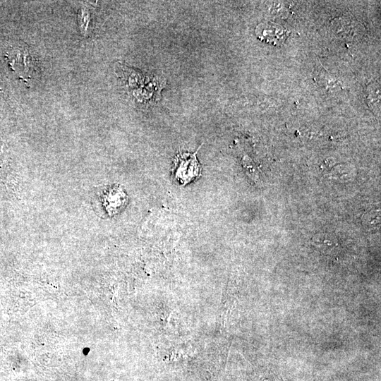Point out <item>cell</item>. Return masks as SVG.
Masks as SVG:
<instances>
[{"instance_id":"obj_1","label":"cell","mask_w":381,"mask_h":381,"mask_svg":"<svg viewBox=\"0 0 381 381\" xmlns=\"http://www.w3.org/2000/svg\"><path fill=\"white\" fill-rule=\"evenodd\" d=\"M200 147L194 153L180 152L176 155L173 171L175 181L181 186L186 185L201 175V167L196 157Z\"/></svg>"},{"instance_id":"obj_2","label":"cell","mask_w":381,"mask_h":381,"mask_svg":"<svg viewBox=\"0 0 381 381\" xmlns=\"http://www.w3.org/2000/svg\"><path fill=\"white\" fill-rule=\"evenodd\" d=\"M259 39L267 42L277 44L284 40L285 30L279 25L274 23H261L256 28Z\"/></svg>"},{"instance_id":"obj_3","label":"cell","mask_w":381,"mask_h":381,"mask_svg":"<svg viewBox=\"0 0 381 381\" xmlns=\"http://www.w3.org/2000/svg\"><path fill=\"white\" fill-rule=\"evenodd\" d=\"M80 28L83 35L87 32L89 23L90 21V13L87 7H81L78 13Z\"/></svg>"},{"instance_id":"obj_4","label":"cell","mask_w":381,"mask_h":381,"mask_svg":"<svg viewBox=\"0 0 381 381\" xmlns=\"http://www.w3.org/2000/svg\"><path fill=\"white\" fill-rule=\"evenodd\" d=\"M366 217L364 218L365 220V224L367 226H372L373 224H377L380 223V216L379 213H366Z\"/></svg>"}]
</instances>
